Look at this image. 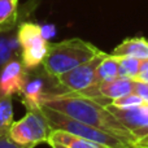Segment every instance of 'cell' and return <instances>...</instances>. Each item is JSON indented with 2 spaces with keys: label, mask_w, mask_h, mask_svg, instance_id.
<instances>
[{
  "label": "cell",
  "mask_w": 148,
  "mask_h": 148,
  "mask_svg": "<svg viewBox=\"0 0 148 148\" xmlns=\"http://www.w3.org/2000/svg\"><path fill=\"white\" fill-rule=\"evenodd\" d=\"M43 105L87 123L92 127L105 131L121 139L133 148H136L138 139L135 138V135L107 107L90 97L79 95L77 92H65L48 97Z\"/></svg>",
  "instance_id": "cell-1"
},
{
  "label": "cell",
  "mask_w": 148,
  "mask_h": 148,
  "mask_svg": "<svg viewBox=\"0 0 148 148\" xmlns=\"http://www.w3.org/2000/svg\"><path fill=\"white\" fill-rule=\"evenodd\" d=\"M100 52L101 49L81 38L49 43L48 53L43 61V68L48 74L57 78L78 65L94 59Z\"/></svg>",
  "instance_id": "cell-2"
},
{
  "label": "cell",
  "mask_w": 148,
  "mask_h": 148,
  "mask_svg": "<svg viewBox=\"0 0 148 148\" xmlns=\"http://www.w3.org/2000/svg\"><path fill=\"white\" fill-rule=\"evenodd\" d=\"M65 90L59 83L57 78L46 72L43 65L27 69L26 81L20 92L21 103L26 110H38L48 97L65 94Z\"/></svg>",
  "instance_id": "cell-3"
},
{
  "label": "cell",
  "mask_w": 148,
  "mask_h": 148,
  "mask_svg": "<svg viewBox=\"0 0 148 148\" xmlns=\"http://www.w3.org/2000/svg\"><path fill=\"white\" fill-rule=\"evenodd\" d=\"M40 110L48 120L52 129L68 131V133H72L74 135L94 140L96 143H100L109 148H133L131 146L126 144L125 142H122L121 139L116 138V136L110 135V134L105 133V131L99 130L96 127H92V126L87 125V123H83L81 121L75 120V118H72L69 116L64 114V113H60L57 110L52 109V108L46 107V105H42Z\"/></svg>",
  "instance_id": "cell-4"
},
{
  "label": "cell",
  "mask_w": 148,
  "mask_h": 148,
  "mask_svg": "<svg viewBox=\"0 0 148 148\" xmlns=\"http://www.w3.org/2000/svg\"><path fill=\"white\" fill-rule=\"evenodd\" d=\"M52 127L40 109L27 110L21 120L14 121L9 129V138L18 146L35 148L48 142Z\"/></svg>",
  "instance_id": "cell-5"
},
{
  "label": "cell",
  "mask_w": 148,
  "mask_h": 148,
  "mask_svg": "<svg viewBox=\"0 0 148 148\" xmlns=\"http://www.w3.org/2000/svg\"><path fill=\"white\" fill-rule=\"evenodd\" d=\"M18 40L21 44V59L27 69L43 65L48 53L49 42L44 36L40 25L23 20L18 27Z\"/></svg>",
  "instance_id": "cell-6"
},
{
  "label": "cell",
  "mask_w": 148,
  "mask_h": 148,
  "mask_svg": "<svg viewBox=\"0 0 148 148\" xmlns=\"http://www.w3.org/2000/svg\"><path fill=\"white\" fill-rule=\"evenodd\" d=\"M108 53L101 51L94 59L78 65L77 68L69 70V72L61 74L60 77H57L59 83L61 84V87L66 92H79L82 90L90 87L95 81L97 68H99V65L101 64V61L105 59Z\"/></svg>",
  "instance_id": "cell-7"
},
{
  "label": "cell",
  "mask_w": 148,
  "mask_h": 148,
  "mask_svg": "<svg viewBox=\"0 0 148 148\" xmlns=\"http://www.w3.org/2000/svg\"><path fill=\"white\" fill-rule=\"evenodd\" d=\"M27 68L22 59H13L0 70V97L20 95L26 81Z\"/></svg>",
  "instance_id": "cell-8"
},
{
  "label": "cell",
  "mask_w": 148,
  "mask_h": 148,
  "mask_svg": "<svg viewBox=\"0 0 148 148\" xmlns=\"http://www.w3.org/2000/svg\"><path fill=\"white\" fill-rule=\"evenodd\" d=\"M107 108L135 135L138 140L148 134V103L130 109H120L112 105H107Z\"/></svg>",
  "instance_id": "cell-9"
},
{
  "label": "cell",
  "mask_w": 148,
  "mask_h": 148,
  "mask_svg": "<svg viewBox=\"0 0 148 148\" xmlns=\"http://www.w3.org/2000/svg\"><path fill=\"white\" fill-rule=\"evenodd\" d=\"M39 0H29L18 7V0H0V30L16 26L23 20H30Z\"/></svg>",
  "instance_id": "cell-10"
},
{
  "label": "cell",
  "mask_w": 148,
  "mask_h": 148,
  "mask_svg": "<svg viewBox=\"0 0 148 148\" xmlns=\"http://www.w3.org/2000/svg\"><path fill=\"white\" fill-rule=\"evenodd\" d=\"M20 23L12 27L0 30V70L10 60L21 59V44L18 40Z\"/></svg>",
  "instance_id": "cell-11"
},
{
  "label": "cell",
  "mask_w": 148,
  "mask_h": 148,
  "mask_svg": "<svg viewBox=\"0 0 148 148\" xmlns=\"http://www.w3.org/2000/svg\"><path fill=\"white\" fill-rule=\"evenodd\" d=\"M112 55L118 57H133L138 60L148 59V39L143 36L127 38L116 46Z\"/></svg>",
  "instance_id": "cell-12"
},
{
  "label": "cell",
  "mask_w": 148,
  "mask_h": 148,
  "mask_svg": "<svg viewBox=\"0 0 148 148\" xmlns=\"http://www.w3.org/2000/svg\"><path fill=\"white\" fill-rule=\"evenodd\" d=\"M48 143H59L69 148H109L107 146H103L100 143H96L94 140L74 135L72 133L59 130V129H52L47 144Z\"/></svg>",
  "instance_id": "cell-13"
},
{
  "label": "cell",
  "mask_w": 148,
  "mask_h": 148,
  "mask_svg": "<svg viewBox=\"0 0 148 148\" xmlns=\"http://www.w3.org/2000/svg\"><path fill=\"white\" fill-rule=\"evenodd\" d=\"M120 77V70H118V57L112 53H108L105 59L101 61L96 70L95 75V83H101V82H108L116 79Z\"/></svg>",
  "instance_id": "cell-14"
},
{
  "label": "cell",
  "mask_w": 148,
  "mask_h": 148,
  "mask_svg": "<svg viewBox=\"0 0 148 148\" xmlns=\"http://www.w3.org/2000/svg\"><path fill=\"white\" fill-rule=\"evenodd\" d=\"M13 121V100L12 96L0 97V136L8 135Z\"/></svg>",
  "instance_id": "cell-15"
},
{
  "label": "cell",
  "mask_w": 148,
  "mask_h": 148,
  "mask_svg": "<svg viewBox=\"0 0 148 148\" xmlns=\"http://www.w3.org/2000/svg\"><path fill=\"white\" fill-rule=\"evenodd\" d=\"M140 61L142 60L133 59V57H118L120 77L129 79H136L139 73H140Z\"/></svg>",
  "instance_id": "cell-16"
},
{
  "label": "cell",
  "mask_w": 148,
  "mask_h": 148,
  "mask_svg": "<svg viewBox=\"0 0 148 148\" xmlns=\"http://www.w3.org/2000/svg\"><path fill=\"white\" fill-rule=\"evenodd\" d=\"M144 103L146 101H144L136 92L133 91V92H129V94L118 97V99H114L110 104H108V105L120 108V109H130V108L138 107V105H142V104H144Z\"/></svg>",
  "instance_id": "cell-17"
},
{
  "label": "cell",
  "mask_w": 148,
  "mask_h": 148,
  "mask_svg": "<svg viewBox=\"0 0 148 148\" xmlns=\"http://www.w3.org/2000/svg\"><path fill=\"white\" fill-rule=\"evenodd\" d=\"M134 92L139 95L146 103H148V83L147 82H142L135 79V84H134Z\"/></svg>",
  "instance_id": "cell-18"
},
{
  "label": "cell",
  "mask_w": 148,
  "mask_h": 148,
  "mask_svg": "<svg viewBox=\"0 0 148 148\" xmlns=\"http://www.w3.org/2000/svg\"><path fill=\"white\" fill-rule=\"evenodd\" d=\"M138 81L147 82L148 83V59L142 60L140 61V73L138 75Z\"/></svg>",
  "instance_id": "cell-19"
},
{
  "label": "cell",
  "mask_w": 148,
  "mask_h": 148,
  "mask_svg": "<svg viewBox=\"0 0 148 148\" xmlns=\"http://www.w3.org/2000/svg\"><path fill=\"white\" fill-rule=\"evenodd\" d=\"M0 148H25V147L18 146L17 143H14L9 138V135H4L0 136Z\"/></svg>",
  "instance_id": "cell-20"
},
{
  "label": "cell",
  "mask_w": 148,
  "mask_h": 148,
  "mask_svg": "<svg viewBox=\"0 0 148 148\" xmlns=\"http://www.w3.org/2000/svg\"><path fill=\"white\" fill-rule=\"evenodd\" d=\"M136 148H148V134L142 139L136 140Z\"/></svg>",
  "instance_id": "cell-21"
},
{
  "label": "cell",
  "mask_w": 148,
  "mask_h": 148,
  "mask_svg": "<svg viewBox=\"0 0 148 148\" xmlns=\"http://www.w3.org/2000/svg\"><path fill=\"white\" fill-rule=\"evenodd\" d=\"M51 148H69L66 146H62V144H59V143H48Z\"/></svg>",
  "instance_id": "cell-22"
}]
</instances>
